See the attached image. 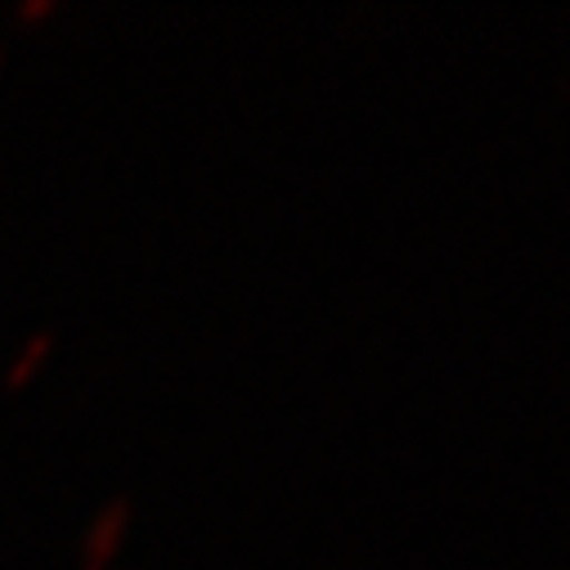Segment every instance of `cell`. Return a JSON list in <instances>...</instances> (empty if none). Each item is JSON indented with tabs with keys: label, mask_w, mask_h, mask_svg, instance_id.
Segmentation results:
<instances>
[{
	"label": "cell",
	"mask_w": 570,
	"mask_h": 570,
	"mask_svg": "<svg viewBox=\"0 0 570 570\" xmlns=\"http://www.w3.org/2000/svg\"><path fill=\"white\" fill-rule=\"evenodd\" d=\"M126 521H130V503H126L121 494L108 499V503L95 512V521H90V530H86V548H81V570H104V561L112 557V548H117Z\"/></svg>",
	"instance_id": "obj_1"
},
{
	"label": "cell",
	"mask_w": 570,
	"mask_h": 570,
	"mask_svg": "<svg viewBox=\"0 0 570 570\" xmlns=\"http://www.w3.org/2000/svg\"><path fill=\"white\" fill-rule=\"evenodd\" d=\"M50 342H55V333H50V328H41V333H37V337H32V342H28V346H23L19 355H14V364H10V373H6V382H10V386H19V382H28V373H32V368H37L41 360H46V351H50Z\"/></svg>",
	"instance_id": "obj_2"
},
{
	"label": "cell",
	"mask_w": 570,
	"mask_h": 570,
	"mask_svg": "<svg viewBox=\"0 0 570 570\" xmlns=\"http://www.w3.org/2000/svg\"><path fill=\"white\" fill-rule=\"evenodd\" d=\"M19 10H23V14H41V10H50V0H23Z\"/></svg>",
	"instance_id": "obj_3"
},
{
	"label": "cell",
	"mask_w": 570,
	"mask_h": 570,
	"mask_svg": "<svg viewBox=\"0 0 570 570\" xmlns=\"http://www.w3.org/2000/svg\"><path fill=\"white\" fill-rule=\"evenodd\" d=\"M0 59H6V46H0Z\"/></svg>",
	"instance_id": "obj_4"
}]
</instances>
